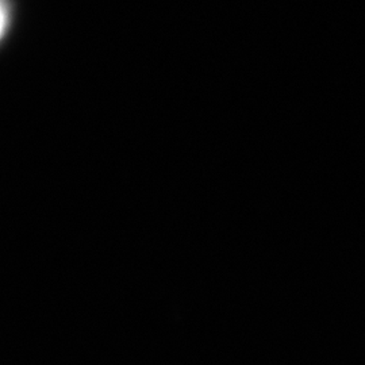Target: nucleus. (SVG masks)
Listing matches in <instances>:
<instances>
[{
  "label": "nucleus",
  "mask_w": 365,
  "mask_h": 365,
  "mask_svg": "<svg viewBox=\"0 0 365 365\" xmlns=\"http://www.w3.org/2000/svg\"><path fill=\"white\" fill-rule=\"evenodd\" d=\"M14 14V0H1V37H7L11 26Z\"/></svg>",
  "instance_id": "obj_1"
}]
</instances>
